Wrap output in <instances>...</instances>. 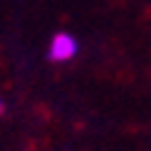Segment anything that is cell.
<instances>
[{"mask_svg": "<svg viewBox=\"0 0 151 151\" xmlns=\"http://www.w3.org/2000/svg\"><path fill=\"white\" fill-rule=\"evenodd\" d=\"M77 53H79V43L72 34L60 31L50 39V46H48V60L50 63H67Z\"/></svg>", "mask_w": 151, "mask_h": 151, "instance_id": "cell-1", "label": "cell"}, {"mask_svg": "<svg viewBox=\"0 0 151 151\" xmlns=\"http://www.w3.org/2000/svg\"><path fill=\"white\" fill-rule=\"evenodd\" d=\"M3 113H5V101L0 99V115H3Z\"/></svg>", "mask_w": 151, "mask_h": 151, "instance_id": "cell-2", "label": "cell"}]
</instances>
